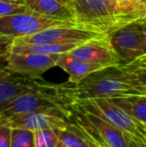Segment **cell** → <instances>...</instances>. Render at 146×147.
Masks as SVG:
<instances>
[{"mask_svg":"<svg viewBox=\"0 0 146 147\" xmlns=\"http://www.w3.org/2000/svg\"><path fill=\"white\" fill-rule=\"evenodd\" d=\"M74 21L109 35L146 17V5L139 0H70Z\"/></svg>","mask_w":146,"mask_h":147,"instance_id":"6da1fadb","label":"cell"},{"mask_svg":"<svg viewBox=\"0 0 146 147\" xmlns=\"http://www.w3.org/2000/svg\"><path fill=\"white\" fill-rule=\"evenodd\" d=\"M64 87L73 101L139 94L132 87L119 65L96 70L77 83L67 81L64 83Z\"/></svg>","mask_w":146,"mask_h":147,"instance_id":"7a4b0ae2","label":"cell"},{"mask_svg":"<svg viewBox=\"0 0 146 147\" xmlns=\"http://www.w3.org/2000/svg\"><path fill=\"white\" fill-rule=\"evenodd\" d=\"M74 101L67 94L64 83H47L23 92L0 104V122L15 115L23 114L40 108L68 106Z\"/></svg>","mask_w":146,"mask_h":147,"instance_id":"3957f363","label":"cell"},{"mask_svg":"<svg viewBox=\"0 0 146 147\" xmlns=\"http://www.w3.org/2000/svg\"><path fill=\"white\" fill-rule=\"evenodd\" d=\"M106 33L84 24L72 22L66 25L47 28L39 32L14 38V44H60V43H84Z\"/></svg>","mask_w":146,"mask_h":147,"instance_id":"277c9868","label":"cell"},{"mask_svg":"<svg viewBox=\"0 0 146 147\" xmlns=\"http://www.w3.org/2000/svg\"><path fill=\"white\" fill-rule=\"evenodd\" d=\"M72 104V103H71ZM71 104L40 108L23 114L15 115L0 123L11 128H22L30 131L42 129H62L71 121Z\"/></svg>","mask_w":146,"mask_h":147,"instance_id":"5b68a950","label":"cell"},{"mask_svg":"<svg viewBox=\"0 0 146 147\" xmlns=\"http://www.w3.org/2000/svg\"><path fill=\"white\" fill-rule=\"evenodd\" d=\"M71 109L73 120L91 137L97 147H128L124 132L114 125L97 115L86 112L74 102Z\"/></svg>","mask_w":146,"mask_h":147,"instance_id":"8992f818","label":"cell"},{"mask_svg":"<svg viewBox=\"0 0 146 147\" xmlns=\"http://www.w3.org/2000/svg\"><path fill=\"white\" fill-rule=\"evenodd\" d=\"M74 104L86 112L95 114L105 121L109 122L122 132L134 137L146 140L145 132L146 127L130 117L128 114L117 107L107 98L87 99V100L74 101Z\"/></svg>","mask_w":146,"mask_h":147,"instance_id":"52a82bcc","label":"cell"},{"mask_svg":"<svg viewBox=\"0 0 146 147\" xmlns=\"http://www.w3.org/2000/svg\"><path fill=\"white\" fill-rule=\"evenodd\" d=\"M72 22L48 17L29 9L21 13L0 16V37L7 36L14 39Z\"/></svg>","mask_w":146,"mask_h":147,"instance_id":"ba28073f","label":"cell"},{"mask_svg":"<svg viewBox=\"0 0 146 147\" xmlns=\"http://www.w3.org/2000/svg\"><path fill=\"white\" fill-rule=\"evenodd\" d=\"M112 48L122 61L127 64L144 54L142 18L129 23L109 34Z\"/></svg>","mask_w":146,"mask_h":147,"instance_id":"9c48e42d","label":"cell"},{"mask_svg":"<svg viewBox=\"0 0 146 147\" xmlns=\"http://www.w3.org/2000/svg\"><path fill=\"white\" fill-rule=\"evenodd\" d=\"M59 55L40 53L8 52L6 65L10 71L27 77H41L43 73L55 67Z\"/></svg>","mask_w":146,"mask_h":147,"instance_id":"30bf717a","label":"cell"},{"mask_svg":"<svg viewBox=\"0 0 146 147\" xmlns=\"http://www.w3.org/2000/svg\"><path fill=\"white\" fill-rule=\"evenodd\" d=\"M72 56L89 63L98 64L103 67L118 66L122 61L116 54L109 40V35L98 36L80 44L69 52Z\"/></svg>","mask_w":146,"mask_h":147,"instance_id":"8fae6325","label":"cell"},{"mask_svg":"<svg viewBox=\"0 0 146 147\" xmlns=\"http://www.w3.org/2000/svg\"><path fill=\"white\" fill-rule=\"evenodd\" d=\"M49 83L42 77H27L10 71L6 65V57L0 59V104L19 94Z\"/></svg>","mask_w":146,"mask_h":147,"instance_id":"7c38bea8","label":"cell"},{"mask_svg":"<svg viewBox=\"0 0 146 147\" xmlns=\"http://www.w3.org/2000/svg\"><path fill=\"white\" fill-rule=\"evenodd\" d=\"M25 5L36 13L75 22L70 0H25Z\"/></svg>","mask_w":146,"mask_h":147,"instance_id":"4fadbf2b","label":"cell"},{"mask_svg":"<svg viewBox=\"0 0 146 147\" xmlns=\"http://www.w3.org/2000/svg\"><path fill=\"white\" fill-rule=\"evenodd\" d=\"M56 66L68 73V81L71 83H77L88 74L104 68L103 66L98 64L89 63L79 58H76L69 53H63L59 55Z\"/></svg>","mask_w":146,"mask_h":147,"instance_id":"5bb4252c","label":"cell"},{"mask_svg":"<svg viewBox=\"0 0 146 147\" xmlns=\"http://www.w3.org/2000/svg\"><path fill=\"white\" fill-rule=\"evenodd\" d=\"M107 99L133 119L146 126V95L127 94Z\"/></svg>","mask_w":146,"mask_h":147,"instance_id":"9a60e30c","label":"cell"},{"mask_svg":"<svg viewBox=\"0 0 146 147\" xmlns=\"http://www.w3.org/2000/svg\"><path fill=\"white\" fill-rule=\"evenodd\" d=\"M56 147H97V145L74 121L71 114V121L68 125L58 130V142Z\"/></svg>","mask_w":146,"mask_h":147,"instance_id":"2e32d148","label":"cell"},{"mask_svg":"<svg viewBox=\"0 0 146 147\" xmlns=\"http://www.w3.org/2000/svg\"><path fill=\"white\" fill-rule=\"evenodd\" d=\"M82 43H60V44H14L11 43L9 51L18 53H40V54H57L69 53Z\"/></svg>","mask_w":146,"mask_h":147,"instance_id":"e0dca14e","label":"cell"},{"mask_svg":"<svg viewBox=\"0 0 146 147\" xmlns=\"http://www.w3.org/2000/svg\"><path fill=\"white\" fill-rule=\"evenodd\" d=\"M119 66L128 78L132 87L139 94L146 95V63L134 60L130 63Z\"/></svg>","mask_w":146,"mask_h":147,"instance_id":"ac0fdd59","label":"cell"},{"mask_svg":"<svg viewBox=\"0 0 146 147\" xmlns=\"http://www.w3.org/2000/svg\"><path fill=\"white\" fill-rule=\"evenodd\" d=\"M10 147H35L34 132L22 128H12Z\"/></svg>","mask_w":146,"mask_h":147,"instance_id":"d6986e66","label":"cell"},{"mask_svg":"<svg viewBox=\"0 0 146 147\" xmlns=\"http://www.w3.org/2000/svg\"><path fill=\"white\" fill-rule=\"evenodd\" d=\"M58 129H42L34 132L35 147H56Z\"/></svg>","mask_w":146,"mask_h":147,"instance_id":"ffe728a7","label":"cell"},{"mask_svg":"<svg viewBox=\"0 0 146 147\" xmlns=\"http://www.w3.org/2000/svg\"><path fill=\"white\" fill-rule=\"evenodd\" d=\"M27 10H29V9H28L25 4L0 1V16L21 13V12H25V11H27Z\"/></svg>","mask_w":146,"mask_h":147,"instance_id":"44dd1931","label":"cell"},{"mask_svg":"<svg viewBox=\"0 0 146 147\" xmlns=\"http://www.w3.org/2000/svg\"><path fill=\"white\" fill-rule=\"evenodd\" d=\"M12 128L0 123V147H10Z\"/></svg>","mask_w":146,"mask_h":147,"instance_id":"7402d4cb","label":"cell"},{"mask_svg":"<svg viewBox=\"0 0 146 147\" xmlns=\"http://www.w3.org/2000/svg\"><path fill=\"white\" fill-rule=\"evenodd\" d=\"M13 38L7 36L0 37V59L5 58L9 52L10 45H11Z\"/></svg>","mask_w":146,"mask_h":147,"instance_id":"603a6c76","label":"cell"},{"mask_svg":"<svg viewBox=\"0 0 146 147\" xmlns=\"http://www.w3.org/2000/svg\"><path fill=\"white\" fill-rule=\"evenodd\" d=\"M124 134L128 147H146V140H142L140 138L134 137V136L130 135V134Z\"/></svg>","mask_w":146,"mask_h":147,"instance_id":"cb8c5ba5","label":"cell"},{"mask_svg":"<svg viewBox=\"0 0 146 147\" xmlns=\"http://www.w3.org/2000/svg\"><path fill=\"white\" fill-rule=\"evenodd\" d=\"M4 2H11V3H19V4H25V0H0Z\"/></svg>","mask_w":146,"mask_h":147,"instance_id":"d4e9b609","label":"cell"},{"mask_svg":"<svg viewBox=\"0 0 146 147\" xmlns=\"http://www.w3.org/2000/svg\"><path fill=\"white\" fill-rule=\"evenodd\" d=\"M135 60H138V61H140V62H143V63H146V53H145V54H143L142 56L138 57V58L135 59Z\"/></svg>","mask_w":146,"mask_h":147,"instance_id":"484cf974","label":"cell"},{"mask_svg":"<svg viewBox=\"0 0 146 147\" xmlns=\"http://www.w3.org/2000/svg\"><path fill=\"white\" fill-rule=\"evenodd\" d=\"M143 46H144V52L146 53V34H143Z\"/></svg>","mask_w":146,"mask_h":147,"instance_id":"4316f807","label":"cell"},{"mask_svg":"<svg viewBox=\"0 0 146 147\" xmlns=\"http://www.w3.org/2000/svg\"><path fill=\"white\" fill-rule=\"evenodd\" d=\"M139 1H140V2H142L143 4H145V5H146V0H139Z\"/></svg>","mask_w":146,"mask_h":147,"instance_id":"83f0119b","label":"cell"},{"mask_svg":"<svg viewBox=\"0 0 146 147\" xmlns=\"http://www.w3.org/2000/svg\"><path fill=\"white\" fill-rule=\"evenodd\" d=\"M145 138H146V132H145Z\"/></svg>","mask_w":146,"mask_h":147,"instance_id":"f1b7e54d","label":"cell"},{"mask_svg":"<svg viewBox=\"0 0 146 147\" xmlns=\"http://www.w3.org/2000/svg\"><path fill=\"white\" fill-rule=\"evenodd\" d=\"M145 127H146V126H145Z\"/></svg>","mask_w":146,"mask_h":147,"instance_id":"f546056e","label":"cell"}]
</instances>
